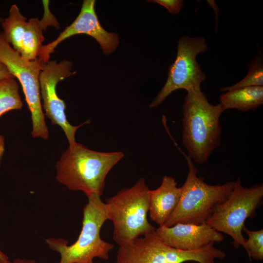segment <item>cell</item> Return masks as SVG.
<instances>
[{
    "label": "cell",
    "instance_id": "1",
    "mask_svg": "<svg viewBox=\"0 0 263 263\" xmlns=\"http://www.w3.org/2000/svg\"><path fill=\"white\" fill-rule=\"evenodd\" d=\"M225 111L219 103H210L201 89L187 91L183 106L182 143L188 155L203 164L220 145V118Z\"/></svg>",
    "mask_w": 263,
    "mask_h": 263
},
{
    "label": "cell",
    "instance_id": "2",
    "mask_svg": "<svg viewBox=\"0 0 263 263\" xmlns=\"http://www.w3.org/2000/svg\"><path fill=\"white\" fill-rule=\"evenodd\" d=\"M124 156L121 151H97L76 143L69 146L56 162V179L70 190L81 191L87 197L101 196L108 174Z\"/></svg>",
    "mask_w": 263,
    "mask_h": 263
},
{
    "label": "cell",
    "instance_id": "3",
    "mask_svg": "<svg viewBox=\"0 0 263 263\" xmlns=\"http://www.w3.org/2000/svg\"><path fill=\"white\" fill-rule=\"evenodd\" d=\"M88 203L83 210L80 233L75 242L68 245V241L61 238L45 240L49 248L60 255L59 263H91L94 258L107 260L113 245L102 240L100 230L108 214L105 203L101 196L87 197Z\"/></svg>",
    "mask_w": 263,
    "mask_h": 263
},
{
    "label": "cell",
    "instance_id": "4",
    "mask_svg": "<svg viewBox=\"0 0 263 263\" xmlns=\"http://www.w3.org/2000/svg\"><path fill=\"white\" fill-rule=\"evenodd\" d=\"M149 191L142 178L106 199L108 220L113 225V238L119 246L155 230L147 219Z\"/></svg>",
    "mask_w": 263,
    "mask_h": 263
},
{
    "label": "cell",
    "instance_id": "5",
    "mask_svg": "<svg viewBox=\"0 0 263 263\" xmlns=\"http://www.w3.org/2000/svg\"><path fill=\"white\" fill-rule=\"evenodd\" d=\"M183 154L188 171L184 185L179 203L166 223L170 227L178 223L200 225L205 223L215 208L225 201L232 191L235 181L223 185H210L204 178L198 177V169L187 154Z\"/></svg>",
    "mask_w": 263,
    "mask_h": 263
},
{
    "label": "cell",
    "instance_id": "6",
    "mask_svg": "<svg viewBox=\"0 0 263 263\" xmlns=\"http://www.w3.org/2000/svg\"><path fill=\"white\" fill-rule=\"evenodd\" d=\"M263 198V184L247 188L238 178L226 199L215 208L205 224L230 236L235 248L241 245L245 248L246 239L243 235L245 222L256 216V210L262 205Z\"/></svg>",
    "mask_w": 263,
    "mask_h": 263
},
{
    "label": "cell",
    "instance_id": "7",
    "mask_svg": "<svg viewBox=\"0 0 263 263\" xmlns=\"http://www.w3.org/2000/svg\"><path fill=\"white\" fill-rule=\"evenodd\" d=\"M0 61L21 84L31 114L33 137L47 139L49 131L41 104L39 76L43 64L38 58L26 60L4 39L0 32Z\"/></svg>",
    "mask_w": 263,
    "mask_h": 263
},
{
    "label": "cell",
    "instance_id": "8",
    "mask_svg": "<svg viewBox=\"0 0 263 263\" xmlns=\"http://www.w3.org/2000/svg\"><path fill=\"white\" fill-rule=\"evenodd\" d=\"M207 50V41L204 37H181L178 41L176 57L169 68L166 82L150 107L160 105L176 90L182 89L188 91L201 89V84L207 76L197 62L196 57Z\"/></svg>",
    "mask_w": 263,
    "mask_h": 263
},
{
    "label": "cell",
    "instance_id": "9",
    "mask_svg": "<svg viewBox=\"0 0 263 263\" xmlns=\"http://www.w3.org/2000/svg\"><path fill=\"white\" fill-rule=\"evenodd\" d=\"M71 61L63 60L59 62L49 60L43 65L39 76L40 94L43 101L44 115L49 118L53 125L59 126L64 132L69 146L75 145V134L77 130L82 125L89 123L87 120L77 126L71 125L65 114L66 105L60 98L56 93L57 83L76 73L72 72Z\"/></svg>",
    "mask_w": 263,
    "mask_h": 263
},
{
    "label": "cell",
    "instance_id": "10",
    "mask_svg": "<svg viewBox=\"0 0 263 263\" xmlns=\"http://www.w3.org/2000/svg\"><path fill=\"white\" fill-rule=\"evenodd\" d=\"M95 0H84L80 11L75 20L60 33L57 38L43 45L38 59L43 64L50 60L51 54L55 48L65 39L75 35L86 34L94 38L99 44L105 55L112 53L119 44L118 36L107 32L100 24L95 13Z\"/></svg>",
    "mask_w": 263,
    "mask_h": 263
},
{
    "label": "cell",
    "instance_id": "11",
    "mask_svg": "<svg viewBox=\"0 0 263 263\" xmlns=\"http://www.w3.org/2000/svg\"><path fill=\"white\" fill-rule=\"evenodd\" d=\"M195 259L194 251L168 245L154 231L119 246L116 263H182Z\"/></svg>",
    "mask_w": 263,
    "mask_h": 263
},
{
    "label": "cell",
    "instance_id": "12",
    "mask_svg": "<svg viewBox=\"0 0 263 263\" xmlns=\"http://www.w3.org/2000/svg\"><path fill=\"white\" fill-rule=\"evenodd\" d=\"M159 238L168 245L182 250L201 249L210 244L220 243L224 235L204 223L200 225L178 223L168 227L159 226L155 230Z\"/></svg>",
    "mask_w": 263,
    "mask_h": 263
},
{
    "label": "cell",
    "instance_id": "13",
    "mask_svg": "<svg viewBox=\"0 0 263 263\" xmlns=\"http://www.w3.org/2000/svg\"><path fill=\"white\" fill-rule=\"evenodd\" d=\"M172 177L165 175L161 185L149 191V215L159 226L165 225L177 207L181 194V187Z\"/></svg>",
    "mask_w": 263,
    "mask_h": 263
},
{
    "label": "cell",
    "instance_id": "14",
    "mask_svg": "<svg viewBox=\"0 0 263 263\" xmlns=\"http://www.w3.org/2000/svg\"><path fill=\"white\" fill-rule=\"evenodd\" d=\"M225 111L234 109L242 112L254 110L263 104V86L244 87L227 91L220 96Z\"/></svg>",
    "mask_w": 263,
    "mask_h": 263
},
{
    "label": "cell",
    "instance_id": "15",
    "mask_svg": "<svg viewBox=\"0 0 263 263\" xmlns=\"http://www.w3.org/2000/svg\"><path fill=\"white\" fill-rule=\"evenodd\" d=\"M27 20V18L21 13L18 6L13 4L10 8L8 17L1 23L4 39L19 54Z\"/></svg>",
    "mask_w": 263,
    "mask_h": 263
},
{
    "label": "cell",
    "instance_id": "16",
    "mask_svg": "<svg viewBox=\"0 0 263 263\" xmlns=\"http://www.w3.org/2000/svg\"><path fill=\"white\" fill-rule=\"evenodd\" d=\"M43 31L38 18H31L27 21L20 53L22 58L28 61L38 58L44 40Z\"/></svg>",
    "mask_w": 263,
    "mask_h": 263
},
{
    "label": "cell",
    "instance_id": "17",
    "mask_svg": "<svg viewBox=\"0 0 263 263\" xmlns=\"http://www.w3.org/2000/svg\"><path fill=\"white\" fill-rule=\"evenodd\" d=\"M19 84L15 78L0 81V117L13 110H20L23 106L19 92ZM4 138L0 135V166L3 154Z\"/></svg>",
    "mask_w": 263,
    "mask_h": 263
},
{
    "label": "cell",
    "instance_id": "18",
    "mask_svg": "<svg viewBox=\"0 0 263 263\" xmlns=\"http://www.w3.org/2000/svg\"><path fill=\"white\" fill-rule=\"evenodd\" d=\"M247 75L238 83L229 87L221 88L222 92L244 87L263 86V55L262 49L258 48L257 55L247 64Z\"/></svg>",
    "mask_w": 263,
    "mask_h": 263
},
{
    "label": "cell",
    "instance_id": "19",
    "mask_svg": "<svg viewBox=\"0 0 263 263\" xmlns=\"http://www.w3.org/2000/svg\"><path fill=\"white\" fill-rule=\"evenodd\" d=\"M248 236L245 242V250L250 259L256 261L263 260V229L250 230L245 226L243 229Z\"/></svg>",
    "mask_w": 263,
    "mask_h": 263
},
{
    "label": "cell",
    "instance_id": "20",
    "mask_svg": "<svg viewBox=\"0 0 263 263\" xmlns=\"http://www.w3.org/2000/svg\"><path fill=\"white\" fill-rule=\"evenodd\" d=\"M44 14L40 20L41 25L43 30H46L48 26H53L57 29H59V24L56 17L50 12L49 7V0L42 1Z\"/></svg>",
    "mask_w": 263,
    "mask_h": 263
},
{
    "label": "cell",
    "instance_id": "21",
    "mask_svg": "<svg viewBox=\"0 0 263 263\" xmlns=\"http://www.w3.org/2000/svg\"><path fill=\"white\" fill-rule=\"evenodd\" d=\"M148 1L156 3L163 6L172 14H179L184 6L182 0H151Z\"/></svg>",
    "mask_w": 263,
    "mask_h": 263
},
{
    "label": "cell",
    "instance_id": "22",
    "mask_svg": "<svg viewBox=\"0 0 263 263\" xmlns=\"http://www.w3.org/2000/svg\"><path fill=\"white\" fill-rule=\"evenodd\" d=\"M12 78L15 77L11 74L6 66L0 61V81Z\"/></svg>",
    "mask_w": 263,
    "mask_h": 263
},
{
    "label": "cell",
    "instance_id": "23",
    "mask_svg": "<svg viewBox=\"0 0 263 263\" xmlns=\"http://www.w3.org/2000/svg\"><path fill=\"white\" fill-rule=\"evenodd\" d=\"M7 263H37L35 260L18 258L13 261H8Z\"/></svg>",
    "mask_w": 263,
    "mask_h": 263
},
{
    "label": "cell",
    "instance_id": "24",
    "mask_svg": "<svg viewBox=\"0 0 263 263\" xmlns=\"http://www.w3.org/2000/svg\"><path fill=\"white\" fill-rule=\"evenodd\" d=\"M8 261V256L0 249V263H7Z\"/></svg>",
    "mask_w": 263,
    "mask_h": 263
},
{
    "label": "cell",
    "instance_id": "25",
    "mask_svg": "<svg viewBox=\"0 0 263 263\" xmlns=\"http://www.w3.org/2000/svg\"><path fill=\"white\" fill-rule=\"evenodd\" d=\"M4 19L2 18L1 17H0V24L2 23V22L3 21Z\"/></svg>",
    "mask_w": 263,
    "mask_h": 263
},
{
    "label": "cell",
    "instance_id": "26",
    "mask_svg": "<svg viewBox=\"0 0 263 263\" xmlns=\"http://www.w3.org/2000/svg\"><path fill=\"white\" fill-rule=\"evenodd\" d=\"M91 263H94L93 262Z\"/></svg>",
    "mask_w": 263,
    "mask_h": 263
}]
</instances>
